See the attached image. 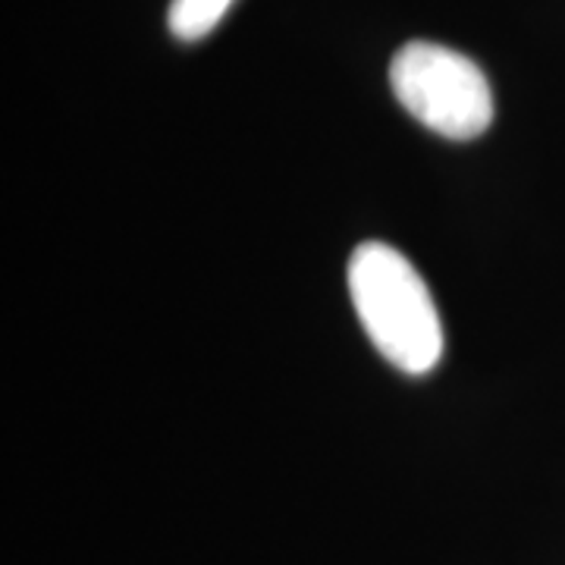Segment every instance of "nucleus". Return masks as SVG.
<instances>
[{
    "label": "nucleus",
    "instance_id": "f257e3e1",
    "mask_svg": "<svg viewBox=\"0 0 565 565\" xmlns=\"http://www.w3.org/2000/svg\"><path fill=\"white\" fill-rule=\"evenodd\" d=\"M349 296L374 349L399 371L427 374L444 359V323L434 296L399 248L359 245L349 258Z\"/></svg>",
    "mask_w": 565,
    "mask_h": 565
},
{
    "label": "nucleus",
    "instance_id": "7ed1b4c3",
    "mask_svg": "<svg viewBox=\"0 0 565 565\" xmlns=\"http://www.w3.org/2000/svg\"><path fill=\"white\" fill-rule=\"evenodd\" d=\"M233 0H173L167 25L180 41H199L207 32H214Z\"/></svg>",
    "mask_w": 565,
    "mask_h": 565
},
{
    "label": "nucleus",
    "instance_id": "f03ea898",
    "mask_svg": "<svg viewBox=\"0 0 565 565\" xmlns=\"http://www.w3.org/2000/svg\"><path fill=\"white\" fill-rule=\"evenodd\" d=\"M390 85L405 110L444 139H478L493 122V92L481 66L446 44L408 41L393 57Z\"/></svg>",
    "mask_w": 565,
    "mask_h": 565
}]
</instances>
